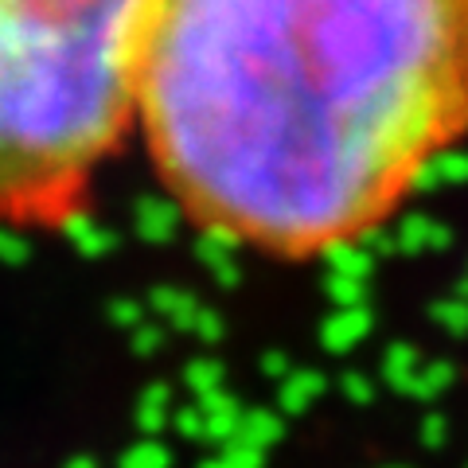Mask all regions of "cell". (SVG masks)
I'll return each mask as SVG.
<instances>
[{"label":"cell","mask_w":468,"mask_h":468,"mask_svg":"<svg viewBox=\"0 0 468 468\" xmlns=\"http://www.w3.org/2000/svg\"><path fill=\"white\" fill-rule=\"evenodd\" d=\"M137 122L196 227L344 250L468 137V0H153Z\"/></svg>","instance_id":"cell-1"},{"label":"cell","mask_w":468,"mask_h":468,"mask_svg":"<svg viewBox=\"0 0 468 468\" xmlns=\"http://www.w3.org/2000/svg\"><path fill=\"white\" fill-rule=\"evenodd\" d=\"M153 0H0V223L63 227L137 122Z\"/></svg>","instance_id":"cell-2"}]
</instances>
